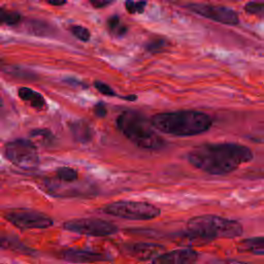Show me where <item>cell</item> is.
Returning a JSON list of instances; mask_svg holds the SVG:
<instances>
[{"mask_svg":"<svg viewBox=\"0 0 264 264\" xmlns=\"http://www.w3.org/2000/svg\"><path fill=\"white\" fill-rule=\"evenodd\" d=\"M62 258L69 263H95L109 261L110 257L103 253L82 249H67L62 253Z\"/></svg>","mask_w":264,"mask_h":264,"instance_id":"obj_12","label":"cell"},{"mask_svg":"<svg viewBox=\"0 0 264 264\" xmlns=\"http://www.w3.org/2000/svg\"><path fill=\"white\" fill-rule=\"evenodd\" d=\"M102 211L114 217L127 220L147 221L160 216L161 211L156 205L144 201L120 200L103 206Z\"/></svg>","mask_w":264,"mask_h":264,"instance_id":"obj_5","label":"cell"},{"mask_svg":"<svg viewBox=\"0 0 264 264\" xmlns=\"http://www.w3.org/2000/svg\"><path fill=\"white\" fill-rule=\"evenodd\" d=\"M164 251V247L156 244L137 243L125 247V252L130 258L136 259L138 261L154 260L160 256L161 252Z\"/></svg>","mask_w":264,"mask_h":264,"instance_id":"obj_10","label":"cell"},{"mask_svg":"<svg viewBox=\"0 0 264 264\" xmlns=\"http://www.w3.org/2000/svg\"><path fill=\"white\" fill-rule=\"evenodd\" d=\"M245 11L255 16H264V2H249L245 5Z\"/></svg>","mask_w":264,"mask_h":264,"instance_id":"obj_22","label":"cell"},{"mask_svg":"<svg viewBox=\"0 0 264 264\" xmlns=\"http://www.w3.org/2000/svg\"><path fill=\"white\" fill-rule=\"evenodd\" d=\"M31 142L36 143L44 147H51L55 143V136L51 131L48 129H35L30 133Z\"/></svg>","mask_w":264,"mask_h":264,"instance_id":"obj_16","label":"cell"},{"mask_svg":"<svg viewBox=\"0 0 264 264\" xmlns=\"http://www.w3.org/2000/svg\"><path fill=\"white\" fill-rule=\"evenodd\" d=\"M123 100H127V101H135L137 99L136 95H128V96H121Z\"/></svg>","mask_w":264,"mask_h":264,"instance_id":"obj_28","label":"cell"},{"mask_svg":"<svg viewBox=\"0 0 264 264\" xmlns=\"http://www.w3.org/2000/svg\"><path fill=\"white\" fill-rule=\"evenodd\" d=\"M147 4V1H126L125 7L129 14H142Z\"/></svg>","mask_w":264,"mask_h":264,"instance_id":"obj_23","label":"cell"},{"mask_svg":"<svg viewBox=\"0 0 264 264\" xmlns=\"http://www.w3.org/2000/svg\"><path fill=\"white\" fill-rule=\"evenodd\" d=\"M111 3H113V1H105V0H92V1H90V4L95 8H102Z\"/></svg>","mask_w":264,"mask_h":264,"instance_id":"obj_27","label":"cell"},{"mask_svg":"<svg viewBox=\"0 0 264 264\" xmlns=\"http://www.w3.org/2000/svg\"><path fill=\"white\" fill-rule=\"evenodd\" d=\"M168 43L163 38H157L152 41H148L146 46V50L148 52L152 54H158L161 52H164L165 49L167 48Z\"/></svg>","mask_w":264,"mask_h":264,"instance_id":"obj_20","label":"cell"},{"mask_svg":"<svg viewBox=\"0 0 264 264\" xmlns=\"http://www.w3.org/2000/svg\"><path fill=\"white\" fill-rule=\"evenodd\" d=\"M48 3L50 5H53V6H62L64 4H66V1H48Z\"/></svg>","mask_w":264,"mask_h":264,"instance_id":"obj_29","label":"cell"},{"mask_svg":"<svg viewBox=\"0 0 264 264\" xmlns=\"http://www.w3.org/2000/svg\"><path fill=\"white\" fill-rule=\"evenodd\" d=\"M22 20V16L18 12L6 11L5 8H0V23L8 25V26H14V25L19 24Z\"/></svg>","mask_w":264,"mask_h":264,"instance_id":"obj_19","label":"cell"},{"mask_svg":"<svg viewBox=\"0 0 264 264\" xmlns=\"http://www.w3.org/2000/svg\"><path fill=\"white\" fill-rule=\"evenodd\" d=\"M152 125L158 131L173 136H193L204 133L213 125L209 115L197 111H177L153 116Z\"/></svg>","mask_w":264,"mask_h":264,"instance_id":"obj_2","label":"cell"},{"mask_svg":"<svg viewBox=\"0 0 264 264\" xmlns=\"http://www.w3.org/2000/svg\"><path fill=\"white\" fill-rule=\"evenodd\" d=\"M94 114L97 116L98 118H104L106 114H107V110L105 107V104L103 102H98L95 106H94Z\"/></svg>","mask_w":264,"mask_h":264,"instance_id":"obj_25","label":"cell"},{"mask_svg":"<svg viewBox=\"0 0 264 264\" xmlns=\"http://www.w3.org/2000/svg\"><path fill=\"white\" fill-rule=\"evenodd\" d=\"M187 227L192 235L203 239L235 238L243 234L241 223L214 214L191 218L187 223Z\"/></svg>","mask_w":264,"mask_h":264,"instance_id":"obj_4","label":"cell"},{"mask_svg":"<svg viewBox=\"0 0 264 264\" xmlns=\"http://www.w3.org/2000/svg\"><path fill=\"white\" fill-rule=\"evenodd\" d=\"M6 221L22 230L46 229L53 225V220L46 214L27 209L11 210L4 214Z\"/></svg>","mask_w":264,"mask_h":264,"instance_id":"obj_8","label":"cell"},{"mask_svg":"<svg viewBox=\"0 0 264 264\" xmlns=\"http://www.w3.org/2000/svg\"><path fill=\"white\" fill-rule=\"evenodd\" d=\"M6 159L25 170L35 169L39 164L36 147L31 140L15 139L4 146Z\"/></svg>","mask_w":264,"mask_h":264,"instance_id":"obj_6","label":"cell"},{"mask_svg":"<svg viewBox=\"0 0 264 264\" xmlns=\"http://www.w3.org/2000/svg\"><path fill=\"white\" fill-rule=\"evenodd\" d=\"M18 95L23 101L28 102L33 109L38 111L46 109L47 102L45 97L35 90H32L28 87H21L18 90Z\"/></svg>","mask_w":264,"mask_h":264,"instance_id":"obj_14","label":"cell"},{"mask_svg":"<svg viewBox=\"0 0 264 264\" xmlns=\"http://www.w3.org/2000/svg\"><path fill=\"white\" fill-rule=\"evenodd\" d=\"M198 254L192 249H180L163 253L152 261V264H195Z\"/></svg>","mask_w":264,"mask_h":264,"instance_id":"obj_11","label":"cell"},{"mask_svg":"<svg viewBox=\"0 0 264 264\" xmlns=\"http://www.w3.org/2000/svg\"><path fill=\"white\" fill-rule=\"evenodd\" d=\"M69 30L71 32V34L74 37H77L78 39L85 41V43L90 40L91 33L86 27H82L81 26V25H72V26L69 28Z\"/></svg>","mask_w":264,"mask_h":264,"instance_id":"obj_21","label":"cell"},{"mask_svg":"<svg viewBox=\"0 0 264 264\" xmlns=\"http://www.w3.org/2000/svg\"><path fill=\"white\" fill-rule=\"evenodd\" d=\"M238 251L253 255H264V237L247 238L238 244Z\"/></svg>","mask_w":264,"mask_h":264,"instance_id":"obj_15","label":"cell"},{"mask_svg":"<svg viewBox=\"0 0 264 264\" xmlns=\"http://www.w3.org/2000/svg\"><path fill=\"white\" fill-rule=\"evenodd\" d=\"M121 133L135 146L147 150H159L164 148V139L145 116L134 111H125L116 121Z\"/></svg>","mask_w":264,"mask_h":264,"instance_id":"obj_3","label":"cell"},{"mask_svg":"<svg viewBox=\"0 0 264 264\" xmlns=\"http://www.w3.org/2000/svg\"><path fill=\"white\" fill-rule=\"evenodd\" d=\"M252 159L249 148L231 143L204 144L188 154V161L194 167L214 176L227 175Z\"/></svg>","mask_w":264,"mask_h":264,"instance_id":"obj_1","label":"cell"},{"mask_svg":"<svg viewBox=\"0 0 264 264\" xmlns=\"http://www.w3.org/2000/svg\"><path fill=\"white\" fill-rule=\"evenodd\" d=\"M56 176L58 180L64 182V183H73L74 181L78 180L79 173L74 168L68 166H62L56 170Z\"/></svg>","mask_w":264,"mask_h":264,"instance_id":"obj_18","label":"cell"},{"mask_svg":"<svg viewBox=\"0 0 264 264\" xmlns=\"http://www.w3.org/2000/svg\"><path fill=\"white\" fill-rule=\"evenodd\" d=\"M187 7L194 14L200 15L203 18L210 19L221 24L234 26V25H237L239 23L237 13L230 7L205 3H191L188 4Z\"/></svg>","mask_w":264,"mask_h":264,"instance_id":"obj_9","label":"cell"},{"mask_svg":"<svg viewBox=\"0 0 264 264\" xmlns=\"http://www.w3.org/2000/svg\"><path fill=\"white\" fill-rule=\"evenodd\" d=\"M70 132L73 139L78 143L88 144L94 137L93 127L86 121H76L70 124Z\"/></svg>","mask_w":264,"mask_h":264,"instance_id":"obj_13","label":"cell"},{"mask_svg":"<svg viewBox=\"0 0 264 264\" xmlns=\"http://www.w3.org/2000/svg\"><path fill=\"white\" fill-rule=\"evenodd\" d=\"M94 87L97 89L98 92H100L101 94L105 95V96H117V93L115 92V90L112 89L109 85L105 84L103 82L100 81H95L94 82Z\"/></svg>","mask_w":264,"mask_h":264,"instance_id":"obj_24","label":"cell"},{"mask_svg":"<svg viewBox=\"0 0 264 264\" xmlns=\"http://www.w3.org/2000/svg\"><path fill=\"white\" fill-rule=\"evenodd\" d=\"M106 26L109 31L112 33V34L116 36H123L124 34H126L127 32V26L125 24H122L119 16H112L106 21Z\"/></svg>","mask_w":264,"mask_h":264,"instance_id":"obj_17","label":"cell"},{"mask_svg":"<svg viewBox=\"0 0 264 264\" xmlns=\"http://www.w3.org/2000/svg\"><path fill=\"white\" fill-rule=\"evenodd\" d=\"M205 264H249V263L234 260V259H217V260H212Z\"/></svg>","mask_w":264,"mask_h":264,"instance_id":"obj_26","label":"cell"},{"mask_svg":"<svg viewBox=\"0 0 264 264\" xmlns=\"http://www.w3.org/2000/svg\"><path fill=\"white\" fill-rule=\"evenodd\" d=\"M63 228L69 232L97 237L109 236L118 232V227L113 223L95 218L72 219L65 222Z\"/></svg>","mask_w":264,"mask_h":264,"instance_id":"obj_7","label":"cell"}]
</instances>
